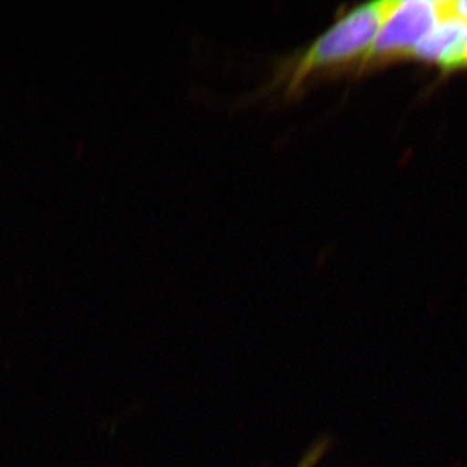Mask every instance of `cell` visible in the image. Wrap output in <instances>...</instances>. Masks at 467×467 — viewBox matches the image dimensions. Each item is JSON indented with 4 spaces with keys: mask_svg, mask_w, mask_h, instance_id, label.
Masks as SVG:
<instances>
[{
    "mask_svg": "<svg viewBox=\"0 0 467 467\" xmlns=\"http://www.w3.org/2000/svg\"><path fill=\"white\" fill-rule=\"evenodd\" d=\"M441 20V2L392 0L391 8L361 64V69L411 57L420 39L425 38Z\"/></svg>",
    "mask_w": 467,
    "mask_h": 467,
    "instance_id": "2",
    "label": "cell"
},
{
    "mask_svg": "<svg viewBox=\"0 0 467 467\" xmlns=\"http://www.w3.org/2000/svg\"><path fill=\"white\" fill-rule=\"evenodd\" d=\"M441 18L456 17L467 24V0L462 2H441Z\"/></svg>",
    "mask_w": 467,
    "mask_h": 467,
    "instance_id": "4",
    "label": "cell"
},
{
    "mask_svg": "<svg viewBox=\"0 0 467 467\" xmlns=\"http://www.w3.org/2000/svg\"><path fill=\"white\" fill-rule=\"evenodd\" d=\"M319 451H321L319 448L318 450L313 451L312 453H310L309 456H306V459L303 461V463H301L300 467L315 466V463L317 462L319 457Z\"/></svg>",
    "mask_w": 467,
    "mask_h": 467,
    "instance_id": "5",
    "label": "cell"
},
{
    "mask_svg": "<svg viewBox=\"0 0 467 467\" xmlns=\"http://www.w3.org/2000/svg\"><path fill=\"white\" fill-rule=\"evenodd\" d=\"M391 5L392 0H383L353 8L306 51L285 64L282 78L288 94L300 88L315 73L352 64L361 67Z\"/></svg>",
    "mask_w": 467,
    "mask_h": 467,
    "instance_id": "1",
    "label": "cell"
},
{
    "mask_svg": "<svg viewBox=\"0 0 467 467\" xmlns=\"http://www.w3.org/2000/svg\"><path fill=\"white\" fill-rule=\"evenodd\" d=\"M466 67H467V57H466Z\"/></svg>",
    "mask_w": 467,
    "mask_h": 467,
    "instance_id": "6",
    "label": "cell"
},
{
    "mask_svg": "<svg viewBox=\"0 0 467 467\" xmlns=\"http://www.w3.org/2000/svg\"><path fill=\"white\" fill-rule=\"evenodd\" d=\"M411 57L451 70L466 67L467 24L456 17H442L438 26L411 52Z\"/></svg>",
    "mask_w": 467,
    "mask_h": 467,
    "instance_id": "3",
    "label": "cell"
}]
</instances>
